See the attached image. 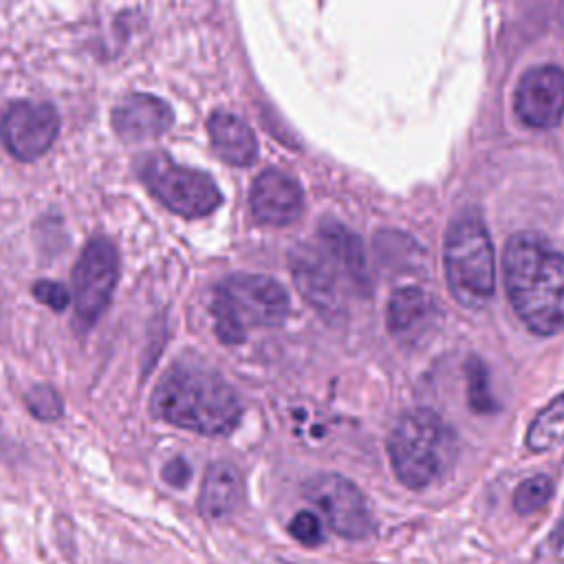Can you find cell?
Wrapping results in <instances>:
<instances>
[{"mask_svg":"<svg viewBox=\"0 0 564 564\" xmlns=\"http://www.w3.org/2000/svg\"><path fill=\"white\" fill-rule=\"evenodd\" d=\"M553 494H555V482L551 476H546V474L529 476L513 489V496H511L513 511L518 516L538 513L540 509H544L551 502Z\"/></svg>","mask_w":564,"mask_h":564,"instance_id":"cell-19","label":"cell"},{"mask_svg":"<svg viewBox=\"0 0 564 564\" xmlns=\"http://www.w3.org/2000/svg\"><path fill=\"white\" fill-rule=\"evenodd\" d=\"M291 271L302 297L324 317L339 319L344 313V300L339 293L333 262L317 249L302 247L291 256Z\"/></svg>","mask_w":564,"mask_h":564,"instance_id":"cell-11","label":"cell"},{"mask_svg":"<svg viewBox=\"0 0 564 564\" xmlns=\"http://www.w3.org/2000/svg\"><path fill=\"white\" fill-rule=\"evenodd\" d=\"M564 441V392L551 399L529 423L524 445L533 454L549 452Z\"/></svg>","mask_w":564,"mask_h":564,"instance_id":"cell-18","label":"cell"},{"mask_svg":"<svg viewBox=\"0 0 564 564\" xmlns=\"http://www.w3.org/2000/svg\"><path fill=\"white\" fill-rule=\"evenodd\" d=\"M386 452L397 480L410 491H423L449 467L454 434L434 410L412 408L392 425Z\"/></svg>","mask_w":564,"mask_h":564,"instance_id":"cell-3","label":"cell"},{"mask_svg":"<svg viewBox=\"0 0 564 564\" xmlns=\"http://www.w3.org/2000/svg\"><path fill=\"white\" fill-rule=\"evenodd\" d=\"M29 414L44 423H55L64 416V399L51 383H35L24 392Z\"/></svg>","mask_w":564,"mask_h":564,"instance_id":"cell-21","label":"cell"},{"mask_svg":"<svg viewBox=\"0 0 564 564\" xmlns=\"http://www.w3.org/2000/svg\"><path fill=\"white\" fill-rule=\"evenodd\" d=\"M513 110L533 130H551L564 119V70L560 66H533L516 86Z\"/></svg>","mask_w":564,"mask_h":564,"instance_id":"cell-10","label":"cell"},{"mask_svg":"<svg viewBox=\"0 0 564 564\" xmlns=\"http://www.w3.org/2000/svg\"><path fill=\"white\" fill-rule=\"evenodd\" d=\"M207 132L214 152L229 165H249L258 156V143L251 128L227 110H216L207 119Z\"/></svg>","mask_w":564,"mask_h":564,"instance_id":"cell-16","label":"cell"},{"mask_svg":"<svg viewBox=\"0 0 564 564\" xmlns=\"http://www.w3.org/2000/svg\"><path fill=\"white\" fill-rule=\"evenodd\" d=\"M289 533L304 546H319L324 542V529L313 511H297L289 522Z\"/></svg>","mask_w":564,"mask_h":564,"instance_id":"cell-22","label":"cell"},{"mask_svg":"<svg viewBox=\"0 0 564 564\" xmlns=\"http://www.w3.org/2000/svg\"><path fill=\"white\" fill-rule=\"evenodd\" d=\"M445 280L454 300L467 308L485 306L496 289L494 245L476 214L458 216L443 242Z\"/></svg>","mask_w":564,"mask_h":564,"instance_id":"cell-5","label":"cell"},{"mask_svg":"<svg viewBox=\"0 0 564 564\" xmlns=\"http://www.w3.org/2000/svg\"><path fill=\"white\" fill-rule=\"evenodd\" d=\"M119 275V256L115 245L99 236L93 238L79 253L73 267V304L75 322L88 330L110 304Z\"/></svg>","mask_w":564,"mask_h":564,"instance_id":"cell-8","label":"cell"},{"mask_svg":"<svg viewBox=\"0 0 564 564\" xmlns=\"http://www.w3.org/2000/svg\"><path fill=\"white\" fill-rule=\"evenodd\" d=\"M189 476H192V467H189V463H187L183 456H174V458H170V460L161 467V478H163L167 485L176 487V489L185 487L187 480H189Z\"/></svg>","mask_w":564,"mask_h":564,"instance_id":"cell-24","label":"cell"},{"mask_svg":"<svg viewBox=\"0 0 564 564\" xmlns=\"http://www.w3.org/2000/svg\"><path fill=\"white\" fill-rule=\"evenodd\" d=\"M59 130L57 110L44 101H13L0 117V141L18 161L40 159Z\"/></svg>","mask_w":564,"mask_h":564,"instance_id":"cell-9","label":"cell"},{"mask_svg":"<svg viewBox=\"0 0 564 564\" xmlns=\"http://www.w3.org/2000/svg\"><path fill=\"white\" fill-rule=\"evenodd\" d=\"M317 234H319L322 249L326 258L333 262V267L341 269L359 291H368L370 273H368V260H366L361 240L350 229H346L335 220H324Z\"/></svg>","mask_w":564,"mask_h":564,"instance_id":"cell-15","label":"cell"},{"mask_svg":"<svg viewBox=\"0 0 564 564\" xmlns=\"http://www.w3.org/2000/svg\"><path fill=\"white\" fill-rule=\"evenodd\" d=\"M137 174L148 192L178 216L200 218L216 212L223 203V194L212 176L183 167L167 154H145L137 163Z\"/></svg>","mask_w":564,"mask_h":564,"instance_id":"cell-6","label":"cell"},{"mask_svg":"<svg viewBox=\"0 0 564 564\" xmlns=\"http://www.w3.org/2000/svg\"><path fill=\"white\" fill-rule=\"evenodd\" d=\"M170 106L154 95H130L112 108L110 123L123 141H145L163 134L172 126Z\"/></svg>","mask_w":564,"mask_h":564,"instance_id":"cell-13","label":"cell"},{"mask_svg":"<svg viewBox=\"0 0 564 564\" xmlns=\"http://www.w3.org/2000/svg\"><path fill=\"white\" fill-rule=\"evenodd\" d=\"M245 491L242 471L231 460H214L207 465L200 494H198V511L209 520H220L234 513Z\"/></svg>","mask_w":564,"mask_h":564,"instance_id":"cell-14","label":"cell"},{"mask_svg":"<svg viewBox=\"0 0 564 564\" xmlns=\"http://www.w3.org/2000/svg\"><path fill=\"white\" fill-rule=\"evenodd\" d=\"M505 289L518 319L535 335L564 330V253L531 231L513 234L502 256Z\"/></svg>","mask_w":564,"mask_h":564,"instance_id":"cell-1","label":"cell"},{"mask_svg":"<svg viewBox=\"0 0 564 564\" xmlns=\"http://www.w3.org/2000/svg\"><path fill=\"white\" fill-rule=\"evenodd\" d=\"M150 412L159 421L200 436H225L236 430L242 405L223 375L203 364L176 361L156 381Z\"/></svg>","mask_w":564,"mask_h":564,"instance_id":"cell-2","label":"cell"},{"mask_svg":"<svg viewBox=\"0 0 564 564\" xmlns=\"http://www.w3.org/2000/svg\"><path fill=\"white\" fill-rule=\"evenodd\" d=\"M465 377H467V403H469L471 412H476V414L498 412V401L494 399V392L489 386L487 366L478 357L467 359Z\"/></svg>","mask_w":564,"mask_h":564,"instance_id":"cell-20","label":"cell"},{"mask_svg":"<svg viewBox=\"0 0 564 564\" xmlns=\"http://www.w3.org/2000/svg\"><path fill=\"white\" fill-rule=\"evenodd\" d=\"M33 295L46 304L48 308L53 311H64L70 302V293L59 284V282H53V280H40L35 282L33 286Z\"/></svg>","mask_w":564,"mask_h":564,"instance_id":"cell-23","label":"cell"},{"mask_svg":"<svg viewBox=\"0 0 564 564\" xmlns=\"http://www.w3.org/2000/svg\"><path fill=\"white\" fill-rule=\"evenodd\" d=\"M302 496L322 511L328 527L344 540H366L375 531V520L364 491L335 471L313 474L302 482Z\"/></svg>","mask_w":564,"mask_h":564,"instance_id":"cell-7","label":"cell"},{"mask_svg":"<svg viewBox=\"0 0 564 564\" xmlns=\"http://www.w3.org/2000/svg\"><path fill=\"white\" fill-rule=\"evenodd\" d=\"M249 207L260 225L282 227L300 218L304 196L295 178L280 170H264L251 185Z\"/></svg>","mask_w":564,"mask_h":564,"instance_id":"cell-12","label":"cell"},{"mask_svg":"<svg viewBox=\"0 0 564 564\" xmlns=\"http://www.w3.org/2000/svg\"><path fill=\"white\" fill-rule=\"evenodd\" d=\"M286 315L289 295L273 278L238 273L220 282L214 291V330L227 346L242 344L249 328L278 326Z\"/></svg>","mask_w":564,"mask_h":564,"instance_id":"cell-4","label":"cell"},{"mask_svg":"<svg viewBox=\"0 0 564 564\" xmlns=\"http://www.w3.org/2000/svg\"><path fill=\"white\" fill-rule=\"evenodd\" d=\"M434 317L432 297L419 286H401L388 300L386 324L388 330L401 339L412 341Z\"/></svg>","mask_w":564,"mask_h":564,"instance_id":"cell-17","label":"cell"}]
</instances>
